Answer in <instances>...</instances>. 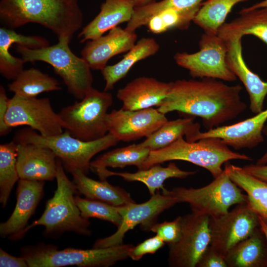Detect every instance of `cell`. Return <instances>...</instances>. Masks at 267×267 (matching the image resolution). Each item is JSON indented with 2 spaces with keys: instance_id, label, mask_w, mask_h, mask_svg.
Here are the masks:
<instances>
[{
  "instance_id": "1",
  "label": "cell",
  "mask_w": 267,
  "mask_h": 267,
  "mask_svg": "<svg viewBox=\"0 0 267 267\" xmlns=\"http://www.w3.org/2000/svg\"><path fill=\"white\" fill-rule=\"evenodd\" d=\"M242 89L240 84L230 86L214 78L178 80L172 82L167 96L157 109L165 114L176 111L198 117L208 131L246 110L247 105L240 95Z\"/></svg>"
},
{
  "instance_id": "2",
  "label": "cell",
  "mask_w": 267,
  "mask_h": 267,
  "mask_svg": "<svg viewBox=\"0 0 267 267\" xmlns=\"http://www.w3.org/2000/svg\"><path fill=\"white\" fill-rule=\"evenodd\" d=\"M0 19L8 29L34 23L51 30L58 38L71 39L81 28L83 15L78 0H0Z\"/></svg>"
},
{
  "instance_id": "3",
  "label": "cell",
  "mask_w": 267,
  "mask_h": 267,
  "mask_svg": "<svg viewBox=\"0 0 267 267\" xmlns=\"http://www.w3.org/2000/svg\"><path fill=\"white\" fill-rule=\"evenodd\" d=\"M57 187L52 198L46 203L41 217L28 225L22 232L20 239L32 228L44 227V234L56 237L66 231L89 236L90 223L83 218L76 204L74 195L78 192L73 181L68 178L61 161L57 159Z\"/></svg>"
},
{
  "instance_id": "4",
  "label": "cell",
  "mask_w": 267,
  "mask_h": 267,
  "mask_svg": "<svg viewBox=\"0 0 267 267\" xmlns=\"http://www.w3.org/2000/svg\"><path fill=\"white\" fill-rule=\"evenodd\" d=\"M232 160L249 161L253 159L231 150L219 138L207 137L188 141L181 137L166 147L151 151L142 169L167 161L181 160L204 168L214 178L223 172L222 165Z\"/></svg>"
},
{
  "instance_id": "5",
  "label": "cell",
  "mask_w": 267,
  "mask_h": 267,
  "mask_svg": "<svg viewBox=\"0 0 267 267\" xmlns=\"http://www.w3.org/2000/svg\"><path fill=\"white\" fill-rule=\"evenodd\" d=\"M133 246L123 243L106 248H68L59 250L56 246L41 243L23 247L20 256L26 261L29 267H108L129 258Z\"/></svg>"
},
{
  "instance_id": "6",
  "label": "cell",
  "mask_w": 267,
  "mask_h": 267,
  "mask_svg": "<svg viewBox=\"0 0 267 267\" xmlns=\"http://www.w3.org/2000/svg\"><path fill=\"white\" fill-rule=\"evenodd\" d=\"M17 143H34L51 149L64 168L72 174L81 171L87 175L91 159L97 153L116 145L119 141L108 133L101 138L85 141L65 131L53 136H42L30 128L18 131L14 140Z\"/></svg>"
},
{
  "instance_id": "7",
  "label": "cell",
  "mask_w": 267,
  "mask_h": 267,
  "mask_svg": "<svg viewBox=\"0 0 267 267\" xmlns=\"http://www.w3.org/2000/svg\"><path fill=\"white\" fill-rule=\"evenodd\" d=\"M58 39V43L52 45L32 49L16 44L15 49L25 63L39 61L50 65L62 79L68 92L81 100L93 88L91 68L82 57L72 51L70 38Z\"/></svg>"
},
{
  "instance_id": "8",
  "label": "cell",
  "mask_w": 267,
  "mask_h": 267,
  "mask_svg": "<svg viewBox=\"0 0 267 267\" xmlns=\"http://www.w3.org/2000/svg\"><path fill=\"white\" fill-rule=\"evenodd\" d=\"M230 178L226 170L208 185L198 188L175 187L162 190V194L175 197L179 202L189 204L191 212L210 217H217L226 214L234 205L247 202L244 194Z\"/></svg>"
},
{
  "instance_id": "9",
  "label": "cell",
  "mask_w": 267,
  "mask_h": 267,
  "mask_svg": "<svg viewBox=\"0 0 267 267\" xmlns=\"http://www.w3.org/2000/svg\"><path fill=\"white\" fill-rule=\"evenodd\" d=\"M112 103L110 92L92 88L80 101L63 108L58 114L71 135L90 141L108 134L107 110Z\"/></svg>"
},
{
  "instance_id": "10",
  "label": "cell",
  "mask_w": 267,
  "mask_h": 267,
  "mask_svg": "<svg viewBox=\"0 0 267 267\" xmlns=\"http://www.w3.org/2000/svg\"><path fill=\"white\" fill-rule=\"evenodd\" d=\"M199 45L200 50L195 53H176V63L187 70L193 78H210L227 82L236 80L237 77L226 62V42L217 34L204 32Z\"/></svg>"
},
{
  "instance_id": "11",
  "label": "cell",
  "mask_w": 267,
  "mask_h": 267,
  "mask_svg": "<svg viewBox=\"0 0 267 267\" xmlns=\"http://www.w3.org/2000/svg\"><path fill=\"white\" fill-rule=\"evenodd\" d=\"M5 122L11 129L28 126L45 137L62 134L65 127L59 114L52 109L49 98L16 95L10 98Z\"/></svg>"
},
{
  "instance_id": "12",
  "label": "cell",
  "mask_w": 267,
  "mask_h": 267,
  "mask_svg": "<svg viewBox=\"0 0 267 267\" xmlns=\"http://www.w3.org/2000/svg\"><path fill=\"white\" fill-rule=\"evenodd\" d=\"M210 217L193 212L180 216L181 231L175 243L168 245V263L172 267H196L210 245Z\"/></svg>"
},
{
  "instance_id": "13",
  "label": "cell",
  "mask_w": 267,
  "mask_h": 267,
  "mask_svg": "<svg viewBox=\"0 0 267 267\" xmlns=\"http://www.w3.org/2000/svg\"><path fill=\"white\" fill-rule=\"evenodd\" d=\"M259 227V217L247 202L236 205L225 214L210 217V245L224 258L232 247Z\"/></svg>"
},
{
  "instance_id": "14",
  "label": "cell",
  "mask_w": 267,
  "mask_h": 267,
  "mask_svg": "<svg viewBox=\"0 0 267 267\" xmlns=\"http://www.w3.org/2000/svg\"><path fill=\"white\" fill-rule=\"evenodd\" d=\"M178 203L174 197L160 194L158 191L147 201L136 204L131 203L118 206L122 217V222L116 231L109 236L97 239L93 248H106L121 245L126 233L140 225L142 229L149 230L157 222L158 216L165 210Z\"/></svg>"
},
{
  "instance_id": "15",
  "label": "cell",
  "mask_w": 267,
  "mask_h": 267,
  "mask_svg": "<svg viewBox=\"0 0 267 267\" xmlns=\"http://www.w3.org/2000/svg\"><path fill=\"white\" fill-rule=\"evenodd\" d=\"M167 121L165 114L152 107L136 110L114 109L106 117L108 132L124 142L146 138Z\"/></svg>"
},
{
  "instance_id": "16",
  "label": "cell",
  "mask_w": 267,
  "mask_h": 267,
  "mask_svg": "<svg viewBox=\"0 0 267 267\" xmlns=\"http://www.w3.org/2000/svg\"><path fill=\"white\" fill-rule=\"evenodd\" d=\"M267 121V108L251 118L232 125L221 126L204 132L199 131L188 141L217 137L235 150L252 149L264 141L263 130Z\"/></svg>"
},
{
  "instance_id": "17",
  "label": "cell",
  "mask_w": 267,
  "mask_h": 267,
  "mask_svg": "<svg viewBox=\"0 0 267 267\" xmlns=\"http://www.w3.org/2000/svg\"><path fill=\"white\" fill-rule=\"evenodd\" d=\"M44 184V181L19 179L15 208L9 219L0 224L2 238L8 237L13 240L20 239L42 199Z\"/></svg>"
},
{
  "instance_id": "18",
  "label": "cell",
  "mask_w": 267,
  "mask_h": 267,
  "mask_svg": "<svg viewBox=\"0 0 267 267\" xmlns=\"http://www.w3.org/2000/svg\"><path fill=\"white\" fill-rule=\"evenodd\" d=\"M135 32L116 27L106 35L88 41L81 53L91 69L102 70L113 56L128 52L135 44Z\"/></svg>"
},
{
  "instance_id": "19",
  "label": "cell",
  "mask_w": 267,
  "mask_h": 267,
  "mask_svg": "<svg viewBox=\"0 0 267 267\" xmlns=\"http://www.w3.org/2000/svg\"><path fill=\"white\" fill-rule=\"evenodd\" d=\"M57 159L55 154L47 147L34 143H17V168L20 179H54Z\"/></svg>"
},
{
  "instance_id": "20",
  "label": "cell",
  "mask_w": 267,
  "mask_h": 267,
  "mask_svg": "<svg viewBox=\"0 0 267 267\" xmlns=\"http://www.w3.org/2000/svg\"><path fill=\"white\" fill-rule=\"evenodd\" d=\"M171 82L149 77H139L118 89L116 96L123 103L122 109L136 110L159 107L169 93Z\"/></svg>"
},
{
  "instance_id": "21",
  "label": "cell",
  "mask_w": 267,
  "mask_h": 267,
  "mask_svg": "<svg viewBox=\"0 0 267 267\" xmlns=\"http://www.w3.org/2000/svg\"><path fill=\"white\" fill-rule=\"evenodd\" d=\"M225 42L227 46V65L245 87L249 97L251 111L257 114L263 110L267 95V82L263 81L246 64L242 56V38Z\"/></svg>"
},
{
  "instance_id": "22",
  "label": "cell",
  "mask_w": 267,
  "mask_h": 267,
  "mask_svg": "<svg viewBox=\"0 0 267 267\" xmlns=\"http://www.w3.org/2000/svg\"><path fill=\"white\" fill-rule=\"evenodd\" d=\"M135 7L132 0H105L99 13L79 34L80 42L96 39L119 24L128 22Z\"/></svg>"
},
{
  "instance_id": "23",
  "label": "cell",
  "mask_w": 267,
  "mask_h": 267,
  "mask_svg": "<svg viewBox=\"0 0 267 267\" xmlns=\"http://www.w3.org/2000/svg\"><path fill=\"white\" fill-rule=\"evenodd\" d=\"M45 38L37 36H24L13 29L0 28V73L7 80H14L23 70L25 63L22 58L12 56L9 49L14 44L29 48L36 49L48 44Z\"/></svg>"
},
{
  "instance_id": "24",
  "label": "cell",
  "mask_w": 267,
  "mask_h": 267,
  "mask_svg": "<svg viewBox=\"0 0 267 267\" xmlns=\"http://www.w3.org/2000/svg\"><path fill=\"white\" fill-rule=\"evenodd\" d=\"M239 16L219 28L217 35L224 41L254 35L267 45V7L248 9L239 12Z\"/></svg>"
},
{
  "instance_id": "25",
  "label": "cell",
  "mask_w": 267,
  "mask_h": 267,
  "mask_svg": "<svg viewBox=\"0 0 267 267\" xmlns=\"http://www.w3.org/2000/svg\"><path fill=\"white\" fill-rule=\"evenodd\" d=\"M224 259L227 267H267V241L260 227L232 247Z\"/></svg>"
},
{
  "instance_id": "26",
  "label": "cell",
  "mask_w": 267,
  "mask_h": 267,
  "mask_svg": "<svg viewBox=\"0 0 267 267\" xmlns=\"http://www.w3.org/2000/svg\"><path fill=\"white\" fill-rule=\"evenodd\" d=\"M71 174L72 181L78 192L87 198L99 200L115 206L135 202L125 189L111 185L106 180L93 179L81 171L74 172Z\"/></svg>"
},
{
  "instance_id": "27",
  "label": "cell",
  "mask_w": 267,
  "mask_h": 267,
  "mask_svg": "<svg viewBox=\"0 0 267 267\" xmlns=\"http://www.w3.org/2000/svg\"><path fill=\"white\" fill-rule=\"evenodd\" d=\"M159 49V44L153 38H143L136 42L120 61L107 65L101 70L105 81L104 91L113 89L115 84L124 78L136 62L154 55Z\"/></svg>"
},
{
  "instance_id": "28",
  "label": "cell",
  "mask_w": 267,
  "mask_h": 267,
  "mask_svg": "<svg viewBox=\"0 0 267 267\" xmlns=\"http://www.w3.org/2000/svg\"><path fill=\"white\" fill-rule=\"evenodd\" d=\"M197 173L196 171H187L179 168L175 163L170 162L167 167L156 164L150 167L138 170L134 173L106 172L104 178L110 176H117L129 182L138 181L144 183L150 195H153L157 190L165 189L164 182L171 178H185Z\"/></svg>"
},
{
  "instance_id": "29",
  "label": "cell",
  "mask_w": 267,
  "mask_h": 267,
  "mask_svg": "<svg viewBox=\"0 0 267 267\" xmlns=\"http://www.w3.org/2000/svg\"><path fill=\"white\" fill-rule=\"evenodd\" d=\"M150 151L139 143L118 148L105 152L91 161L90 170L96 173L101 180H104L107 167L123 168L134 166L138 170H141Z\"/></svg>"
},
{
  "instance_id": "30",
  "label": "cell",
  "mask_w": 267,
  "mask_h": 267,
  "mask_svg": "<svg viewBox=\"0 0 267 267\" xmlns=\"http://www.w3.org/2000/svg\"><path fill=\"white\" fill-rule=\"evenodd\" d=\"M230 179L247 196V203L267 224V182L245 172L242 167L225 163Z\"/></svg>"
},
{
  "instance_id": "31",
  "label": "cell",
  "mask_w": 267,
  "mask_h": 267,
  "mask_svg": "<svg viewBox=\"0 0 267 267\" xmlns=\"http://www.w3.org/2000/svg\"><path fill=\"white\" fill-rule=\"evenodd\" d=\"M200 125L193 117H185L167 121L139 144L151 151L166 147L185 136L187 140L200 131Z\"/></svg>"
},
{
  "instance_id": "32",
  "label": "cell",
  "mask_w": 267,
  "mask_h": 267,
  "mask_svg": "<svg viewBox=\"0 0 267 267\" xmlns=\"http://www.w3.org/2000/svg\"><path fill=\"white\" fill-rule=\"evenodd\" d=\"M8 89L14 95L24 97H36L43 92L61 89L58 81L38 69L23 70Z\"/></svg>"
},
{
  "instance_id": "33",
  "label": "cell",
  "mask_w": 267,
  "mask_h": 267,
  "mask_svg": "<svg viewBox=\"0 0 267 267\" xmlns=\"http://www.w3.org/2000/svg\"><path fill=\"white\" fill-rule=\"evenodd\" d=\"M248 0H206L193 18V22L205 33L217 34L219 28L232 7Z\"/></svg>"
},
{
  "instance_id": "34",
  "label": "cell",
  "mask_w": 267,
  "mask_h": 267,
  "mask_svg": "<svg viewBox=\"0 0 267 267\" xmlns=\"http://www.w3.org/2000/svg\"><path fill=\"white\" fill-rule=\"evenodd\" d=\"M17 143L13 141L0 145V203L7 204L15 183L19 180L17 168Z\"/></svg>"
},
{
  "instance_id": "35",
  "label": "cell",
  "mask_w": 267,
  "mask_h": 267,
  "mask_svg": "<svg viewBox=\"0 0 267 267\" xmlns=\"http://www.w3.org/2000/svg\"><path fill=\"white\" fill-rule=\"evenodd\" d=\"M200 6L182 9H171L162 11L150 18L146 26L150 32L155 34L172 29L186 30L193 22Z\"/></svg>"
},
{
  "instance_id": "36",
  "label": "cell",
  "mask_w": 267,
  "mask_h": 267,
  "mask_svg": "<svg viewBox=\"0 0 267 267\" xmlns=\"http://www.w3.org/2000/svg\"><path fill=\"white\" fill-rule=\"evenodd\" d=\"M75 201L81 216L87 219L96 218L111 222L117 228L122 222L118 206L97 200L75 196Z\"/></svg>"
},
{
  "instance_id": "37",
  "label": "cell",
  "mask_w": 267,
  "mask_h": 267,
  "mask_svg": "<svg viewBox=\"0 0 267 267\" xmlns=\"http://www.w3.org/2000/svg\"><path fill=\"white\" fill-rule=\"evenodd\" d=\"M149 230L156 233L165 243L172 244L178 241L180 234V216L172 221L156 222Z\"/></svg>"
},
{
  "instance_id": "38",
  "label": "cell",
  "mask_w": 267,
  "mask_h": 267,
  "mask_svg": "<svg viewBox=\"0 0 267 267\" xmlns=\"http://www.w3.org/2000/svg\"><path fill=\"white\" fill-rule=\"evenodd\" d=\"M165 243L157 235L149 238L136 246H134L129 254V258L135 261H139L144 255L154 254L162 248Z\"/></svg>"
},
{
  "instance_id": "39",
  "label": "cell",
  "mask_w": 267,
  "mask_h": 267,
  "mask_svg": "<svg viewBox=\"0 0 267 267\" xmlns=\"http://www.w3.org/2000/svg\"><path fill=\"white\" fill-rule=\"evenodd\" d=\"M196 267H227L224 258L210 245L200 258Z\"/></svg>"
},
{
  "instance_id": "40",
  "label": "cell",
  "mask_w": 267,
  "mask_h": 267,
  "mask_svg": "<svg viewBox=\"0 0 267 267\" xmlns=\"http://www.w3.org/2000/svg\"><path fill=\"white\" fill-rule=\"evenodd\" d=\"M10 98L6 93L2 86H0V135L4 136L8 134L11 128L8 127L5 122Z\"/></svg>"
},
{
  "instance_id": "41",
  "label": "cell",
  "mask_w": 267,
  "mask_h": 267,
  "mask_svg": "<svg viewBox=\"0 0 267 267\" xmlns=\"http://www.w3.org/2000/svg\"><path fill=\"white\" fill-rule=\"evenodd\" d=\"M0 267H28L26 261L21 256L19 257L13 256L2 249H0Z\"/></svg>"
},
{
  "instance_id": "42",
  "label": "cell",
  "mask_w": 267,
  "mask_h": 267,
  "mask_svg": "<svg viewBox=\"0 0 267 267\" xmlns=\"http://www.w3.org/2000/svg\"><path fill=\"white\" fill-rule=\"evenodd\" d=\"M242 168L247 173L267 182V164L263 165L251 164Z\"/></svg>"
},
{
  "instance_id": "43",
  "label": "cell",
  "mask_w": 267,
  "mask_h": 267,
  "mask_svg": "<svg viewBox=\"0 0 267 267\" xmlns=\"http://www.w3.org/2000/svg\"><path fill=\"white\" fill-rule=\"evenodd\" d=\"M263 134L267 137V125H265L263 130ZM267 164V150L264 155L260 157L256 162L257 165H266Z\"/></svg>"
},
{
  "instance_id": "44",
  "label": "cell",
  "mask_w": 267,
  "mask_h": 267,
  "mask_svg": "<svg viewBox=\"0 0 267 267\" xmlns=\"http://www.w3.org/2000/svg\"><path fill=\"white\" fill-rule=\"evenodd\" d=\"M265 7H267V0H262L246 8L248 9H254Z\"/></svg>"
},
{
  "instance_id": "45",
  "label": "cell",
  "mask_w": 267,
  "mask_h": 267,
  "mask_svg": "<svg viewBox=\"0 0 267 267\" xmlns=\"http://www.w3.org/2000/svg\"><path fill=\"white\" fill-rule=\"evenodd\" d=\"M259 219L260 227L264 233L267 241V224L260 217H259Z\"/></svg>"
},
{
  "instance_id": "46",
  "label": "cell",
  "mask_w": 267,
  "mask_h": 267,
  "mask_svg": "<svg viewBox=\"0 0 267 267\" xmlns=\"http://www.w3.org/2000/svg\"><path fill=\"white\" fill-rule=\"evenodd\" d=\"M134 3L135 7L142 5L147 3L151 0H132Z\"/></svg>"
}]
</instances>
